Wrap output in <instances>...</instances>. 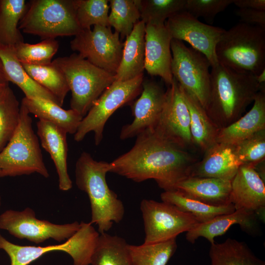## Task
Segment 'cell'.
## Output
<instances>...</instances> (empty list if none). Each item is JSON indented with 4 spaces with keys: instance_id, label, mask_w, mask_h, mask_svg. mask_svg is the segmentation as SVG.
<instances>
[{
    "instance_id": "42",
    "label": "cell",
    "mask_w": 265,
    "mask_h": 265,
    "mask_svg": "<svg viewBox=\"0 0 265 265\" xmlns=\"http://www.w3.org/2000/svg\"><path fill=\"white\" fill-rule=\"evenodd\" d=\"M238 8H248L265 10V0H234Z\"/></svg>"
},
{
    "instance_id": "24",
    "label": "cell",
    "mask_w": 265,
    "mask_h": 265,
    "mask_svg": "<svg viewBox=\"0 0 265 265\" xmlns=\"http://www.w3.org/2000/svg\"><path fill=\"white\" fill-rule=\"evenodd\" d=\"M145 24L137 23L124 42L121 59L115 78L126 81L143 74L145 70Z\"/></svg>"
},
{
    "instance_id": "3",
    "label": "cell",
    "mask_w": 265,
    "mask_h": 265,
    "mask_svg": "<svg viewBox=\"0 0 265 265\" xmlns=\"http://www.w3.org/2000/svg\"><path fill=\"white\" fill-rule=\"evenodd\" d=\"M107 172L108 162L97 161L86 152L81 154L76 163V184L88 196L91 210L90 222L98 226L100 234L106 233L113 223H119L125 213L123 203L108 186L106 178Z\"/></svg>"
},
{
    "instance_id": "15",
    "label": "cell",
    "mask_w": 265,
    "mask_h": 265,
    "mask_svg": "<svg viewBox=\"0 0 265 265\" xmlns=\"http://www.w3.org/2000/svg\"><path fill=\"white\" fill-rule=\"evenodd\" d=\"M165 25L172 39L188 43L206 57L211 67L218 63L215 48L225 29L203 23L186 10L168 18Z\"/></svg>"
},
{
    "instance_id": "28",
    "label": "cell",
    "mask_w": 265,
    "mask_h": 265,
    "mask_svg": "<svg viewBox=\"0 0 265 265\" xmlns=\"http://www.w3.org/2000/svg\"><path fill=\"white\" fill-rule=\"evenodd\" d=\"M160 198L162 202L171 204L191 215L200 223L235 211L233 204L223 206H211L191 198L177 189L164 191L160 194Z\"/></svg>"
},
{
    "instance_id": "30",
    "label": "cell",
    "mask_w": 265,
    "mask_h": 265,
    "mask_svg": "<svg viewBox=\"0 0 265 265\" xmlns=\"http://www.w3.org/2000/svg\"><path fill=\"white\" fill-rule=\"evenodd\" d=\"M27 7L25 0H0V44L14 46L24 42L19 25Z\"/></svg>"
},
{
    "instance_id": "37",
    "label": "cell",
    "mask_w": 265,
    "mask_h": 265,
    "mask_svg": "<svg viewBox=\"0 0 265 265\" xmlns=\"http://www.w3.org/2000/svg\"><path fill=\"white\" fill-rule=\"evenodd\" d=\"M13 47L16 55L21 63L42 65L52 62L59 45L55 39H47L33 44L21 42Z\"/></svg>"
},
{
    "instance_id": "17",
    "label": "cell",
    "mask_w": 265,
    "mask_h": 265,
    "mask_svg": "<svg viewBox=\"0 0 265 265\" xmlns=\"http://www.w3.org/2000/svg\"><path fill=\"white\" fill-rule=\"evenodd\" d=\"M254 165L240 166L231 181L230 200L235 210L245 209L255 212L260 220L265 219V181L256 171Z\"/></svg>"
},
{
    "instance_id": "20",
    "label": "cell",
    "mask_w": 265,
    "mask_h": 265,
    "mask_svg": "<svg viewBox=\"0 0 265 265\" xmlns=\"http://www.w3.org/2000/svg\"><path fill=\"white\" fill-rule=\"evenodd\" d=\"M241 165L233 145L216 142L204 152L202 160L193 165L189 176L231 181Z\"/></svg>"
},
{
    "instance_id": "40",
    "label": "cell",
    "mask_w": 265,
    "mask_h": 265,
    "mask_svg": "<svg viewBox=\"0 0 265 265\" xmlns=\"http://www.w3.org/2000/svg\"><path fill=\"white\" fill-rule=\"evenodd\" d=\"M234 0H186L185 10L196 18L212 19Z\"/></svg>"
},
{
    "instance_id": "29",
    "label": "cell",
    "mask_w": 265,
    "mask_h": 265,
    "mask_svg": "<svg viewBox=\"0 0 265 265\" xmlns=\"http://www.w3.org/2000/svg\"><path fill=\"white\" fill-rule=\"evenodd\" d=\"M209 254L211 265H265L246 243L231 238L211 244Z\"/></svg>"
},
{
    "instance_id": "2",
    "label": "cell",
    "mask_w": 265,
    "mask_h": 265,
    "mask_svg": "<svg viewBox=\"0 0 265 265\" xmlns=\"http://www.w3.org/2000/svg\"><path fill=\"white\" fill-rule=\"evenodd\" d=\"M210 96L205 110L219 129L238 119L265 83L256 76L236 72L220 63L211 67Z\"/></svg>"
},
{
    "instance_id": "34",
    "label": "cell",
    "mask_w": 265,
    "mask_h": 265,
    "mask_svg": "<svg viewBox=\"0 0 265 265\" xmlns=\"http://www.w3.org/2000/svg\"><path fill=\"white\" fill-rule=\"evenodd\" d=\"M108 2L110 8L108 26L119 33L120 39L126 38L140 21L138 0H109Z\"/></svg>"
},
{
    "instance_id": "14",
    "label": "cell",
    "mask_w": 265,
    "mask_h": 265,
    "mask_svg": "<svg viewBox=\"0 0 265 265\" xmlns=\"http://www.w3.org/2000/svg\"><path fill=\"white\" fill-rule=\"evenodd\" d=\"M167 140L186 150L193 147L190 131V115L180 85L173 78L166 90L164 106L152 129Z\"/></svg>"
},
{
    "instance_id": "25",
    "label": "cell",
    "mask_w": 265,
    "mask_h": 265,
    "mask_svg": "<svg viewBox=\"0 0 265 265\" xmlns=\"http://www.w3.org/2000/svg\"><path fill=\"white\" fill-rule=\"evenodd\" d=\"M21 103L30 114L34 115L39 120L57 126L67 133L75 134L83 118L72 109L65 110L53 102L41 97H25Z\"/></svg>"
},
{
    "instance_id": "1",
    "label": "cell",
    "mask_w": 265,
    "mask_h": 265,
    "mask_svg": "<svg viewBox=\"0 0 265 265\" xmlns=\"http://www.w3.org/2000/svg\"><path fill=\"white\" fill-rule=\"evenodd\" d=\"M196 162L186 150L150 129L136 136L129 151L109 163V172L135 182L153 179L160 188L169 191L190 176Z\"/></svg>"
},
{
    "instance_id": "21",
    "label": "cell",
    "mask_w": 265,
    "mask_h": 265,
    "mask_svg": "<svg viewBox=\"0 0 265 265\" xmlns=\"http://www.w3.org/2000/svg\"><path fill=\"white\" fill-rule=\"evenodd\" d=\"M37 134L42 147L50 155L54 164L59 179V188L68 191L72 187V182L67 170L68 145L67 132L57 126L39 120Z\"/></svg>"
},
{
    "instance_id": "9",
    "label": "cell",
    "mask_w": 265,
    "mask_h": 265,
    "mask_svg": "<svg viewBox=\"0 0 265 265\" xmlns=\"http://www.w3.org/2000/svg\"><path fill=\"white\" fill-rule=\"evenodd\" d=\"M143 74L126 80H115L95 101L82 119L74 134V140L82 141L88 133H94L98 145L102 140L105 126L108 118L119 107L132 103L142 90Z\"/></svg>"
},
{
    "instance_id": "6",
    "label": "cell",
    "mask_w": 265,
    "mask_h": 265,
    "mask_svg": "<svg viewBox=\"0 0 265 265\" xmlns=\"http://www.w3.org/2000/svg\"><path fill=\"white\" fill-rule=\"evenodd\" d=\"M32 118L24 104L13 135L0 152V177H15L37 173L50 176L43 160L38 136L32 126Z\"/></svg>"
},
{
    "instance_id": "35",
    "label": "cell",
    "mask_w": 265,
    "mask_h": 265,
    "mask_svg": "<svg viewBox=\"0 0 265 265\" xmlns=\"http://www.w3.org/2000/svg\"><path fill=\"white\" fill-rule=\"evenodd\" d=\"M20 106L9 85L0 87V152L17 129L20 120Z\"/></svg>"
},
{
    "instance_id": "16",
    "label": "cell",
    "mask_w": 265,
    "mask_h": 265,
    "mask_svg": "<svg viewBox=\"0 0 265 265\" xmlns=\"http://www.w3.org/2000/svg\"><path fill=\"white\" fill-rule=\"evenodd\" d=\"M139 97L131 104L133 121L124 125L120 132L122 140L137 136L156 126L165 100L166 91L156 81L143 80Z\"/></svg>"
},
{
    "instance_id": "8",
    "label": "cell",
    "mask_w": 265,
    "mask_h": 265,
    "mask_svg": "<svg viewBox=\"0 0 265 265\" xmlns=\"http://www.w3.org/2000/svg\"><path fill=\"white\" fill-rule=\"evenodd\" d=\"M100 234L90 223H80L78 231L64 243L45 246L14 244L0 234V249L10 259V265H29L47 253L59 251L71 256L73 265H89L98 245Z\"/></svg>"
},
{
    "instance_id": "22",
    "label": "cell",
    "mask_w": 265,
    "mask_h": 265,
    "mask_svg": "<svg viewBox=\"0 0 265 265\" xmlns=\"http://www.w3.org/2000/svg\"><path fill=\"white\" fill-rule=\"evenodd\" d=\"M253 102L252 108L244 115L219 129L216 142L234 145L265 130V85L258 92Z\"/></svg>"
},
{
    "instance_id": "38",
    "label": "cell",
    "mask_w": 265,
    "mask_h": 265,
    "mask_svg": "<svg viewBox=\"0 0 265 265\" xmlns=\"http://www.w3.org/2000/svg\"><path fill=\"white\" fill-rule=\"evenodd\" d=\"M77 19L82 29L92 26H109L108 0H75Z\"/></svg>"
},
{
    "instance_id": "45",
    "label": "cell",
    "mask_w": 265,
    "mask_h": 265,
    "mask_svg": "<svg viewBox=\"0 0 265 265\" xmlns=\"http://www.w3.org/2000/svg\"><path fill=\"white\" fill-rule=\"evenodd\" d=\"M1 197L0 196V207L1 206Z\"/></svg>"
},
{
    "instance_id": "23",
    "label": "cell",
    "mask_w": 265,
    "mask_h": 265,
    "mask_svg": "<svg viewBox=\"0 0 265 265\" xmlns=\"http://www.w3.org/2000/svg\"><path fill=\"white\" fill-rule=\"evenodd\" d=\"M175 189L191 198L211 206H223L232 204L230 200L231 181H230L188 176L180 182Z\"/></svg>"
},
{
    "instance_id": "5",
    "label": "cell",
    "mask_w": 265,
    "mask_h": 265,
    "mask_svg": "<svg viewBox=\"0 0 265 265\" xmlns=\"http://www.w3.org/2000/svg\"><path fill=\"white\" fill-rule=\"evenodd\" d=\"M63 73L71 92V109L83 117L115 80V75L99 68L79 53L52 61Z\"/></svg>"
},
{
    "instance_id": "44",
    "label": "cell",
    "mask_w": 265,
    "mask_h": 265,
    "mask_svg": "<svg viewBox=\"0 0 265 265\" xmlns=\"http://www.w3.org/2000/svg\"><path fill=\"white\" fill-rule=\"evenodd\" d=\"M256 78L259 84L265 83V70H263L259 75L256 76Z\"/></svg>"
},
{
    "instance_id": "27",
    "label": "cell",
    "mask_w": 265,
    "mask_h": 265,
    "mask_svg": "<svg viewBox=\"0 0 265 265\" xmlns=\"http://www.w3.org/2000/svg\"><path fill=\"white\" fill-rule=\"evenodd\" d=\"M180 87L189 112L190 131L193 146L205 152L216 143L220 129L211 120L199 102Z\"/></svg>"
},
{
    "instance_id": "32",
    "label": "cell",
    "mask_w": 265,
    "mask_h": 265,
    "mask_svg": "<svg viewBox=\"0 0 265 265\" xmlns=\"http://www.w3.org/2000/svg\"><path fill=\"white\" fill-rule=\"evenodd\" d=\"M177 248L176 238L140 245H128L131 265H166Z\"/></svg>"
},
{
    "instance_id": "31",
    "label": "cell",
    "mask_w": 265,
    "mask_h": 265,
    "mask_svg": "<svg viewBox=\"0 0 265 265\" xmlns=\"http://www.w3.org/2000/svg\"><path fill=\"white\" fill-rule=\"evenodd\" d=\"M22 64L29 76L53 95L62 106L70 91L62 72L52 62L42 65Z\"/></svg>"
},
{
    "instance_id": "43",
    "label": "cell",
    "mask_w": 265,
    "mask_h": 265,
    "mask_svg": "<svg viewBox=\"0 0 265 265\" xmlns=\"http://www.w3.org/2000/svg\"><path fill=\"white\" fill-rule=\"evenodd\" d=\"M9 82L4 71L2 62L0 59V87L9 85Z\"/></svg>"
},
{
    "instance_id": "33",
    "label": "cell",
    "mask_w": 265,
    "mask_h": 265,
    "mask_svg": "<svg viewBox=\"0 0 265 265\" xmlns=\"http://www.w3.org/2000/svg\"><path fill=\"white\" fill-rule=\"evenodd\" d=\"M128 243L123 238L106 233L100 234L91 265H131Z\"/></svg>"
},
{
    "instance_id": "41",
    "label": "cell",
    "mask_w": 265,
    "mask_h": 265,
    "mask_svg": "<svg viewBox=\"0 0 265 265\" xmlns=\"http://www.w3.org/2000/svg\"><path fill=\"white\" fill-rule=\"evenodd\" d=\"M235 14L243 23L265 28V10L238 8Z\"/></svg>"
},
{
    "instance_id": "39",
    "label": "cell",
    "mask_w": 265,
    "mask_h": 265,
    "mask_svg": "<svg viewBox=\"0 0 265 265\" xmlns=\"http://www.w3.org/2000/svg\"><path fill=\"white\" fill-rule=\"evenodd\" d=\"M233 146L242 165L251 164L256 166L265 160V130L259 131Z\"/></svg>"
},
{
    "instance_id": "26",
    "label": "cell",
    "mask_w": 265,
    "mask_h": 265,
    "mask_svg": "<svg viewBox=\"0 0 265 265\" xmlns=\"http://www.w3.org/2000/svg\"><path fill=\"white\" fill-rule=\"evenodd\" d=\"M0 59L9 82L18 86L26 97H38L61 106L57 99L35 81L27 73L18 59L13 46L0 44Z\"/></svg>"
},
{
    "instance_id": "13",
    "label": "cell",
    "mask_w": 265,
    "mask_h": 265,
    "mask_svg": "<svg viewBox=\"0 0 265 265\" xmlns=\"http://www.w3.org/2000/svg\"><path fill=\"white\" fill-rule=\"evenodd\" d=\"M80 223L57 224L36 218L34 211L27 207L22 211L8 210L0 215V229L20 239L40 243L50 238L66 240L79 229Z\"/></svg>"
},
{
    "instance_id": "12",
    "label": "cell",
    "mask_w": 265,
    "mask_h": 265,
    "mask_svg": "<svg viewBox=\"0 0 265 265\" xmlns=\"http://www.w3.org/2000/svg\"><path fill=\"white\" fill-rule=\"evenodd\" d=\"M144 244L165 241L187 232L199 223L191 215L169 203L143 199L140 203Z\"/></svg>"
},
{
    "instance_id": "4",
    "label": "cell",
    "mask_w": 265,
    "mask_h": 265,
    "mask_svg": "<svg viewBox=\"0 0 265 265\" xmlns=\"http://www.w3.org/2000/svg\"><path fill=\"white\" fill-rule=\"evenodd\" d=\"M218 63L238 72L265 70V28L243 23L225 31L215 48Z\"/></svg>"
},
{
    "instance_id": "10",
    "label": "cell",
    "mask_w": 265,
    "mask_h": 265,
    "mask_svg": "<svg viewBox=\"0 0 265 265\" xmlns=\"http://www.w3.org/2000/svg\"><path fill=\"white\" fill-rule=\"evenodd\" d=\"M171 73L180 86L192 95L205 109L209 99L211 64L202 53L181 41L171 42Z\"/></svg>"
},
{
    "instance_id": "11",
    "label": "cell",
    "mask_w": 265,
    "mask_h": 265,
    "mask_svg": "<svg viewBox=\"0 0 265 265\" xmlns=\"http://www.w3.org/2000/svg\"><path fill=\"white\" fill-rule=\"evenodd\" d=\"M110 26L96 25L84 29L70 42L71 49L92 64L115 75L122 54L124 42Z\"/></svg>"
},
{
    "instance_id": "36",
    "label": "cell",
    "mask_w": 265,
    "mask_h": 265,
    "mask_svg": "<svg viewBox=\"0 0 265 265\" xmlns=\"http://www.w3.org/2000/svg\"><path fill=\"white\" fill-rule=\"evenodd\" d=\"M140 21L162 25L174 15L185 10L186 0H138Z\"/></svg>"
},
{
    "instance_id": "18",
    "label": "cell",
    "mask_w": 265,
    "mask_h": 265,
    "mask_svg": "<svg viewBox=\"0 0 265 265\" xmlns=\"http://www.w3.org/2000/svg\"><path fill=\"white\" fill-rule=\"evenodd\" d=\"M172 39L165 24L145 25V70L151 76L160 77L168 86L173 80L171 70Z\"/></svg>"
},
{
    "instance_id": "7",
    "label": "cell",
    "mask_w": 265,
    "mask_h": 265,
    "mask_svg": "<svg viewBox=\"0 0 265 265\" xmlns=\"http://www.w3.org/2000/svg\"><path fill=\"white\" fill-rule=\"evenodd\" d=\"M19 28L42 40L75 36L81 30L77 19L75 0H30Z\"/></svg>"
},
{
    "instance_id": "19",
    "label": "cell",
    "mask_w": 265,
    "mask_h": 265,
    "mask_svg": "<svg viewBox=\"0 0 265 265\" xmlns=\"http://www.w3.org/2000/svg\"><path fill=\"white\" fill-rule=\"evenodd\" d=\"M260 219L252 211L245 209L235 210L231 213L215 217L212 220L197 224L186 233V239L194 243L200 237L206 238L211 244L215 237L224 235L233 225H239L241 229L250 236L260 232Z\"/></svg>"
}]
</instances>
